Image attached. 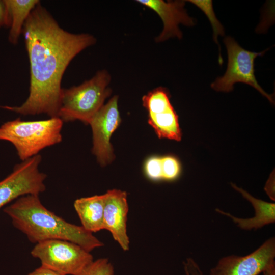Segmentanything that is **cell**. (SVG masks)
<instances>
[{
  "label": "cell",
  "mask_w": 275,
  "mask_h": 275,
  "mask_svg": "<svg viewBox=\"0 0 275 275\" xmlns=\"http://www.w3.org/2000/svg\"><path fill=\"white\" fill-rule=\"evenodd\" d=\"M231 185L252 204L255 209V216L251 218H242L235 217L219 209H216V212L230 217L238 227L243 230L257 229L266 225L274 223V203L257 199L233 183H231Z\"/></svg>",
  "instance_id": "4fadbf2b"
},
{
  "label": "cell",
  "mask_w": 275,
  "mask_h": 275,
  "mask_svg": "<svg viewBox=\"0 0 275 275\" xmlns=\"http://www.w3.org/2000/svg\"><path fill=\"white\" fill-rule=\"evenodd\" d=\"M104 195V229L111 232L124 251H127L129 249V239L126 228L128 212L127 194L121 190L112 189Z\"/></svg>",
  "instance_id": "7c38bea8"
},
{
  "label": "cell",
  "mask_w": 275,
  "mask_h": 275,
  "mask_svg": "<svg viewBox=\"0 0 275 275\" xmlns=\"http://www.w3.org/2000/svg\"><path fill=\"white\" fill-rule=\"evenodd\" d=\"M3 211L11 218L13 225L32 242L64 240L76 243L89 252L103 245L82 226L68 223L46 209L39 195L21 196Z\"/></svg>",
  "instance_id": "7a4b0ae2"
},
{
  "label": "cell",
  "mask_w": 275,
  "mask_h": 275,
  "mask_svg": "<svg viewBox=\"0 0 275 275\" xmlns=\"http://www.w3.org/2000/svg\"><path fill=\"white\" fill-rule=\"evenodd\" d=\"M162 179L173 180L180 174V165L174 157L167 156L161 157Z\"/></svg>",
  "instance_id": "ac0fdd59"
},
{
  "label": "cell",
  "mask_w": 275,
  "mask_h": 275,
  "mask_svg": "<svg viewBox=\"0 0 275 275\" xmlns=\"http://www.w3.org/2000/svg\"><path fill=\"white\" fill-rule=\"evenodd\" d=\"M39 154L16 165L13 172L0 181V209L14 199L45 191L46 175L39 170Z\"/></svg>",
  "instance_id": "52a82bcc"
},
{
  "label": "cell",
  "mask_w": 275,
  "mask_h": 275,
  "mask_svg": "<svg viewBox=\"0 0 275 275\" xmlns=\"http://www.w3.org/2000/svg\"><path fill=\"white\" fill-rule=\"evenodd\" d=\"M22 32L30 64L29 95L19 106L3 107L23 115L43 113L58 117L64 73L72 59L94 45L96 39L89 34L63 30L39 3L30 14Z\"/></svg>",
  "instance_id": "6da1fadb"
},
{
  "label": "cell",
  "mask_w": 275,
  "mask_h": 275,
  "mask_svg": "<svg viewBox=\"0 0 275 275\" xmlns=\"http://www.w3.org/2000/svg\"><path fill=\"white\" fill-rule=\"evenodd\" d=\"M118 101V96L111 98L89 123L93 134L92 152L102 166L110 163L115 158L110 139L121 121Z\"/></svg>",
  "instance_id": "ba28073f"
},
{
  "label": "cell",
  "mask_w": 275,
  "mask_h": 275,
  "mask_svg": "<svg viewBox=\"0 0 275 275\" xmlns=\"http://www.w3.org/2000/svg\"><path fill=\"white\" fill-rule=\"evenodd\" d=\"M63 122L59 117L23 121L20 118L0 127V140L11 142L22 161L39 154L42 149L60 143Z\"/></svg>",
  "instance_id": "3957f363"
},
{
  "label": "cell",
  "mask_w": 275,
  "mask_h": 275,
  "mask_svg": "<svg viewBox=\"0 0 275 275\" xmlns=\"http://www.w3.org/2000/svg\"><path fill=\"white\" fill-rule=\"evenodd\" d=\"M266 193L271 200H274V174H271L267 181L265 188Z\"/></svg>",
  "instance_id": "7402d4cb"
},
{
  "label": "cell",
  "mask_w": 275,
  "mask_h": 275,
  "mask_svg": "<svg viewBox=\"0 0 275 275\" xmlns=\"http://www.w3.org/2000/svg\"><path fill=\"white\" fill-rule=\"evenodd\" d=\"M5 2L10 19L9 40L11 43L16 44L26 20L39 2L37 0H6Z\"/></svg>",
  "instance_id": "9a60e30c"
},
{
  "label": "cell",
  "mask_w": 275,
  "mask_h": 275,
  "mask_svg": "<svg viewBox=\"0 0 275 275\" xmlns=\"http://www.w3.org/2000/svg\"><path fill=\"white\" fill-rule=\"evenodd\" d=\"M111 80L109 72L103 70L78 86L63 89L58 117L63 122L79 120L89 124L111 94Z\"/></svg>",
  "instance_id": "277c9868"
},
{
  "label": "cell",
  "mask_w": 275,
  "mask_h": 275,
  "mask_svg": "<svg viewBox=\"0 0 275 275\" xmlns=\"http://www.w3.org/2000/svg\"><path fill=\"white\" fill-rule=\"evenodd\" d=\"M275 239L271 237L251 253L244 256L222 258L210 275H258L275 264Z\"/></svg>",
  "instance_id": "30bf717a"
},
{
  "label": "cell",
  "mask_w": 275,
  "mask_h": 275,
  "mask_svg": "<svg viewBox=\"0 0 275 275\" xmlns=\"http://www.w3.org/2000/svg\"><path fill=\"white\" fill-rule=\"evenodd\" d=\"M31 254L41 265L63 275H78L94 261L90 252L79 245L60 239L38 242Z\"/></svg>",
  "instance_id": "5b68a950"
},
{
  "label": "cell",
  "mask_w": 275,
  "mask_h": 275,
  "mask_svg": "<svg viewBox=\"0 0 275 275\" xmlns=\"http://www.w3.org/2000/svg\"><path fill=\"white\" fill-rule=\"evenodd\" d=\"M263 273L264 275H275V264L271 266Z\"/></svg>",
  "instance_id": "603a6c76"
},
{
  "label": "cell",
  "mask_w": 275,
  "mask_h": 275,
  "mask_svg": "<svg viewBox=\"0 0 275 275\" xmlns=\"http://www.w3.org/2000/svg\"><path fill=\"white\" fill-rule=\"evenodd\" d=\"M4 25L10 26V19L5 1H0V27Z\"/></svg>",
  "instance_id": "ffe728a7"
},
{
  "label": "cell",
  "mask_w": 275,
  "mask_h": 275,
  "mask_svg": "<svg viewBox=\"0 0 275 275\" xmlns=\"http://www.w3.org/2000/svg\"><path fill=\"white\" fill-rule=\"evenodd\" d=\"M188 1L200 9L207 16L213 29V39L215 43L218 44L220 50L219 52H221L219 44L217 41V37L219 35L223 36L225 32L223 26L219 22L214 14L212 7V1L200 0H190Z\"/></svg>",
  "instance_id": "2e32d148"
},
{
  "label": "cell",
  "mask_w": 275,
  "mask_h": 275,
  "mask_svg": "<svg viewBox=\"0 0 275 275\" xmlns=\"http://www.w3.org/2000/svg\"><path fill=\"white\" fill-rule=\"evenodd\" d=\"M74 207L85 229L91 233L104 229V194L77 199Z\"/></svg>",
  "instance_id": "5bb4252c"
},
{
  "label": "cell",
  "mask_w": 275,
  "mask_h": 275,
  "mask_svg": "<svg viewBox=\"0 0 275 275\" xmlns=\"http://www.w3.org/2000/svg\"><path fill=\"white\" fill-rule=\"evenodd\" d=\"M142 102L148 113V123L159 138L181 140L178 117L166 88L158 87L148 92L142 97Z\"/></svg>",
  "instance_id": "9c48e42d"
},
{
  "label": "cell",
  "mask_w": 275,
  "mask_h": 275,
  "mask_svg": "<svg viewBox=\"0 0 275 275\" xmlns=\"http://www.w3.org/2000/svg\"><path fill=\"white\" fill-rule=\"evenodd\" d=\"M224 42L228 54L227 68L224 75L218 77L211 84V87L218 92H230L234 85L242 82L249 85L260 92L271 103H274L272 95L267 93L259 85L255 75L254 61L261 52L250 51L241 47L232 37L225 38Z\"/></svg>",
  "instance_id": "8992f818"
},
{
  "label": "cell",
  "mask_w": 275,
  "mask_h": 275,
  "mask_svg": "<svg viewBox=\"0 0 275 275\" xmlns=\"http://www.w3.org/2000/svg\"><path fill=\"white\" fill-rule=\"evenodd\" d=\"M28 275H63L49 268L41 265Z\"/></svg>",
  "instance_id": "44dd1931"
},
{
  "label": "cell",
  "mask_w": 275,
  "mask_h": 275,
  "mask_svg": "<svg viewBox=\"0 0 275 275\" xmlns=\"http://www.w3.org/2000/svg\"><path fill=\"white\" fill-rule=\"evenodd\" d=\"M145 172L151 179H162V169L160 157H152L148 158L145 164Z\"/></svg>",
  "instance_id": "d6986e66"
},
{
  "label": "cell",
  "mask_w": 275,
  "mask_h": 275,
  "mask_svg": "<svg viewBox=\"0 0 275 275\" xmlns=\"http://www.w3.org/2000/svg\"><path fill=\"white\" fill-rule=\"evenodd\" d=\"M138 3L152 10L160 18L163 23V29L155 40L160 43L170 38H182V33L179 25L193 26L195 19L190 17L184 8V1L138 0Z\"/></svg>",
  "instance_id": "8fae6325"
},
{
  "label": "cell",
  "mask_w": 275,
  "mask_h": 275,
  "mask_svg": "<svg viewBox=\"0 0 275 275\" xmlns=\"http://www.w3.org/2000/svg\"><path fill=\"white\" fill-rule=\"evenodd\" d=\"M113 265L107 258L93 261L78 275H114Z\"/></svg>",
  "instance_id": "e0dca14e"
}]
</instances>
